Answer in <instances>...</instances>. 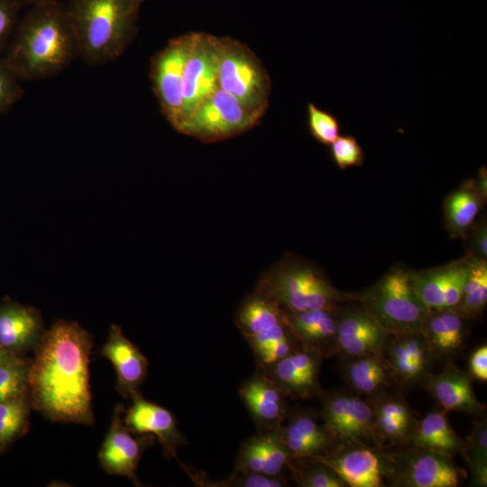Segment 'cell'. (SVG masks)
I'll return each mask as SVG.
<instances>
[{
	"mask_svg": "<svg viewBox=\"0 0 487 487\" xmlns=\"http://www.w3.org/2000/svg\"><path fill=\"white\" fill-rule=\"evenodd\" d=\"M90 335L76 322L59 320L35 346L29 372L30 401L47 418L91 424Z\"/></svg>",
	"mask_w": 487,
	"mask_h": 487,
	"instance_id": "6da1fadb",
	"label": "cell"
},
{
	"mask_svg": "<svg viewBox=\"0 0 487 487\" xmlns=\"http://www.w3.org/2000/svg\"><path fill=\"white\" fill-rule=\"evenodd\" d=\"M78 56L66 5L53 0L30 7L3 58L20 81H31L60 73Z\"/></svg>",
	"mask_w": 487,
	"mask_h": 487,
	"instance_id": "7a4b0ae2",
	"label": "cell"
},
{
	"mask_svg": "<svg viewBox=\"0 0 487 487\" xmlns=\"http://www.w3.org/2000/svg\"><path fill=\"white\" fill-rule=\"evenodd\" d=\"M66 5L79 56L90 65L116 60L136 31V0H69Z\"/></svg>",
	"mask_w": 487,
	"mask_h": 487,
	"instance_id": "3957f363",
	"label": "cell"
},
{
	"mask_svg": "<svg viewBox=\"0 0 487 487\" xmlns=\"http://www.w3.org/2000/svg\"><path fill=\"white\" fill-rule=\"evenodd\" d=\"M254 291L289 312L334 309L357 299L338 290L316 265L289 254L260 276Z\"/></svg>",
	"mask_w": 487,
	"mask_h": 487,
	"instance_id": "277c9868",
	"label": "cell"
},
{
	"mask_svg": "<svg viewBox=\"0 0 487 487\" xmlns=\"http://www.w3.org/2000/svg\"><path fill=\"white\" fill-rule=\"evenodd\" d=\"M235 326L252 349L259 369H266L299 347L289 330L285 311L256 291L239 305Z\"/></svg>",
	"mask_w": 487,
	"mask_h": 487,
	"instance_id": "5b68a950",
	"label": "cell"
},
{
	"mask_svg": "<svg viewBox=\"0 0 487 487\" xmlns=\"http://www.w3.org/2000/svg\"><path fill=\"white\" fill-rule=\"evenodd\" d=\"M218 88L262 118L269 106L270 77L257 56L242 42L216 37Z\"/></svg>",
	"mask_w": 487,
	"mask_h": 487,
	"instance_id": "8992f818",
	"label": "cell"
},
{
	"mask_svg": "<svg viewBox=\"0 0 487 487\" xmlns=\"http://www.w3.org/2000/svg\"><path fill=\"white\" fill-rule=\"evenodd\" d=\"M356 301L390 333L419 331L430 311L416 295L409 271L396 267L357 295Z\"/></svg>",
	"mask_w": 487,
	"mask_h": 487,
	"instance_id": "52a82bcc",
	"label": "cell"
},
{
	"mask_svg": "<svg viewBox=\"0 0 487 487\" xmlns=\"http://www.w3.org/2000/svg\"><path fill=\"white\" fill-rule=\"evenodd\" d=\"M318 417L340 445L361 444L384 448L374 427L368 400L347 391H324Z\"/></svg>",
	"mask_w": 487,
	"mask_h": 487,
	"instance_id": "ba28073f",
	"label": "cell"
},
{
	"mask_svg": "<svg viewBox=\"0 0 487 487\" xmlns=\"http://www.w3.org/2000/svg\"><path fill=\"white\" fill-rule=\"evenodd\" d=\"M260 119L235 97L217 88L177 131L204 142H215L250 130Z\"/></svg>",
	"mask_w": 487,
	"mask_h": 487,
	"instance_id": "9c48e42d",
	"label": "cell"
},
{
	"mask_svg": "<svg viewBox=\"0 0 487 487\" xmlns=\"http://www.w3.org/2000/svg\"><path fill=\"white\" fill-rule=\"evenodd\" d=\"M388 452V483L397 487H456L464 473L454 457L403 446Z\"/></svg>",
	"mask_w": 487,
	"mask_h": 487,
	"instance_id": "30bf717a",
	"label": "cell"
},
{
	"mask_svg": "<svg viewBox=\"0 0 487 487\" xmlns=\"http://www.w3.org/2000/svg\"><path fill=\"white\" fill-rule=\"evenodd\" d=\"M193 32L170 40L151 60L150 77L162 115L177 131L182 121V78Z\"/></svg>",
	"mask_w": 487,
	"mask_h": 487,
	"instance_id": "8fae6325",
	"label": "cell"
},
{
	"mask_svg": "<svg viewBox=\"0 0 487 487\" xmlns=\"http://www.w3.org/2000/svg\"><path fill=\"white\" fill-rule=\"evenodd\" d=\"M217 88L216 36L193 32L183 69L181 124Z\"/></svg>",
	"mask_w": 487,
	"mask_h": 487,
	"instance_id": "7c38bea8",
	"label": "cell"
},
{
	"mask_svg": "<svg viewBox=\"0 0 487 487\" xmlns=\"http://www.w3.org/2000/svg\"><path fill=\"white\" fill-rule=\"evenodd\" d=\"M332 469L348 487H383L389 477L388 451L368 445H339L315 457Z\"/></svg>",
	"mask_w": 487,
	"mask_h": 487,
	"instance_id": "4fadbf2b",
	"label": "cell"
},
{
	"mask_svg": "<svg viewBox=\"0 0 487 487\" xmlns=\"http://www.w3.org/2000/svg\"><path fill=\"white\" fill-rule=\"evenodd\" d=\"M335 336L332 355L344 358L381 353L389 332L362 305L334 308Z\"/></svg>",
	"mask_w": 487,
	"mask_h": 487,
	"instance_id": "5bb4252c",
	"label": "cell"
},
{
	"mask_svg": "<svg viewBox=\"0 0 487 487\" xmlns=\"http://www.w3.org/2000/svg\"><path fill=\"white\" fill-rule=\"evenodd\" d=\"M381 354L391 381L400 385L424 384L433 356L420 331L389 334Z\"/></svg>",
	"mask_w": 487,
	"mask_h": 487,
	"instance_id": "9a60e30c",
	"label": "cell"
},
{
	"mask_svg": "<svg viewBox=\"0 0 487 487\" xmlns=\"http://www.w3.org/2000/svg\"><path fill=\"white\" fill-rule=\"evenodd\" d=\"M324 359L299 346L262 371L288 398L308 400L323 392L319 372Z\"/></svg>",
	"mask_w": 487,
	"mask_h": 487,
	"instance_id": "2e32d148",
	"label": "cell"
},
{
	"mask_svg": "<svg viewBox=\"0 0 487 487\" xmlns=\"http://www.w3.org/2000/svg\"><path fill=\"white\" fill-rule=\"evenodd\" d=\"M122 411L120 405L115 409L98 459L107 473L127 477L135 485H139L136 470L143 451L153 443L154 436L142 435L141 437H133L124 423Z\"/></svg>",
	"mask_w": 487,
	"mask_h": 487,
	"instance_id": "e0dca14e",
	"label": "cell"
},
{
	"mask_svg": "<svg viewBox=\"0 0 487 487\" xmlns=\"http://www.w3.org/2000/svg\"><path fill=\"white\" fill-rule=\"evenodd\" d=\"M289 458H315L326 455L340 444L310 409H290L280 427Z\"/></svg>",
	"mask_w": 487,
	"mask_h": 487,
	"instance_id": "ac0fdd59",
	"label": "cell"
},
{
	"mask_svg": "<svg viewBox=\"0 0 487 487\" xmlns=\"http://www.w3.org/2000/svg\"><path fill=\"white\" fill-rule=\"evenodd\" d=\"M239 396L259 433L279 428L290 409L288 397L269 375L259 368L242 383Z\"/></svg>",
	"mask_w": 487,
	"mask_h": 487,
	"instance_id": "d6986e66",
	"label": "cell"
},
{
	"mask_svg": "<svg viewBox=\"0 0 487 487\" xmlns=\"http://www.w3.org/2000/svg\"><path fill=\"white\" fill-rule=\"evenodd\" d=\"M127 409L124 423L132 434L156 436L167 457H177L179 447L187 444L176 418L167 409L145 400L136 393Z\"/></svg>",
	"mask_w": 487,
	"mask_h": 487,
	"instance_id": "ffe728a7",
	"label": "cell"
},
{
	"mask_svg": "<svg viewBox=\"0 0 487 487\" xmlns=\"http://www.w3.org/2000/svg\"><path fill=\"white\" fill-rule=\"evenodd\" d=\"M102 354L115 367L117 390L124 398L139 393L148 372V360L124 335L120 326L112 325Z\"/></svg>",
	"mask_w": 487,
	"mask_h": 487,
	"instance_id": "44dd1931",
	"label": "cell"
},
{
	"mask_svg": "<svg viewBox=\"0 0 487 487\" xmlns=\"http://www.w3.org/2000/svg\"><path fill=\"white\" fill-rule=\"evenodd\" d=\"M43 333L36 309L11 299L0 303V347L4 351L20 355L35 347Z\"/></svg>",
	"mask_w": 487,
	"mask_h": 487,
	"instance_id": "7402d4cb",
	"label": "cell"
},
{
	"mask_svg": "<svg viewBox=\"0 0 487 487\" xmlns=\"http://www.w3.org/2000/svg\"><path fill=\"white\" fill-rule=\"evenodd\" d=\"M472 376L454 364L438 374H430L423 384L445 411H459L482 416L485 406L474 394Z\"/></svg>",
	"mask_w": 487,
	"mask_h": 487,
	"instance_id": "603a6c76",
	"label": "cell"
},
{
	"mask_svg": "<svg viewBox=\"0 0 487 487\" xmlns=\"http://www.w3.org/2000/svg\"><path fill=\"white\" fill-rule=\"evenodd\" d=\"M289 460L279 427L244 440L238 450L234 470L276 476L282 474Z\"/></svg>",
	"mask_w": 487,
	"mask_h": 487,
	"instance_id": "cb8c5ba5",
	"label": "cell"
},
{
	"mask_svg": "<svg viewBox=\"0 0 487 487\" xmlns=\"http://www.w3.org/2000/svg\"><path fill=\"white\" fill-rule=\"evenodd\" d=\"M285 316L289 330L301 348L324 358L332 355L335 336L334 309L285 311Z\"/></svg>",
	"mask_w": 487,
	"mask_h": 487,
	"instance_id": "d4e9b609",
	"label": "cell"
},
{
	"mask_svg": "<svg viewBox=\"0 0 487 487\" xmlns=\"http://www.w3.org/2000/svg\"><path fill=\"white\" fill-rule=\"evenodd\" d=\"M368 402L372 408L375 430L381 443L406 446L418 420L405 400L400 395L383 392Z\"/></svg>",
	"mask_w": 487,
	"mask_h": 487,
	"instance_id": "484cf974",
	"label": "cell"
},
{
	"mask_svg": "<svg viewBox=\"0 0 487 487\" xmlns=\"http://www.w3.org/2000/svg\"><path fill=\"white\" fill-rule=\"evenodd\" d=\"M464 319L451 309L428 312L419 331L434 359H447L462 350L466 332Z\"/></svg>",
	"mask_w": 487,
	"mask_h": 487,
	"instance_id": "4316f807",
	"label": "cell"
},
{
	"mask_svg": "<svg viewBox=\"0 0 487 487\" xmlns=\"http://www.w3.org/2000/svg\"><path fill=\"white\" fill-rule=\"evenodd\" d=\"M343 361L342 375L354 394L372 399L385 392L391 379L381 353L344 358Z\"/></svg>",
	"mask_w": 487,
	"mask_h": 487,
	"instance_id": "83f0119b",
	"label": "cell"
},
{
	"mask_svg": "<svg viewBox=\"0 0 487 487\" xmlns=\"http://www.w3.org/2000/svg\"><path fill=\"white\" fill-rule=\"evenodd\" d=\"M406 446L454 457L463 452L464 439L451 427L446 411L432 410L417 421Z\"/></svg>",
	"mask_w": 487,
	"mask_h": 487,
	"instance_id": "f1b7e54d",
	"label": "cell"
},
{
	"mask_svg": "<svg viewBox=\"0 0 487 487\" xmlns=\"http://www.w3.org/2000/svg\"><path fill=\"white\" fill-rule=\"evenodd\" d=\"M485 199L479 193L474 179L465 180L450 193L444 202L446 229L452 237H464L474 223Z\"/></svg>",
	"mask_w": 487,
	"mask_h": 487,
	"instance_id": "f546056e",
	"label": "cell"
},
{
	"mask_svg": "<svg viewBox=\"0 0 487 487\" xmlns=\"http://www.w3.org/2000/svg\"><path fill=\"white\" fill-rule=\"evenodd\" d=\"M469 275L458 305L453 309L464 318L480 317L487 304V262L469 254Z\"/></svg>",
	"mask_w": 487,
	"mask_h": 487,
	"instance_id": "4dcf8cb0",
	"label": "cell"
},
{
	"mask_svg": "<svg viewBox=\"0 0 487 487\" xmlns=\"http://www.w3.org/2000/svg\"><path fill=\"white\" fill-rule=\"evenodd\" d=\"M454 262L425 271H409L411 286L419 300L430 310L444 308V297L452 275Z\"/></svg>",
	"mask_w": 487,
	"mask_h": 487,
	"instance_id": "1f68e13d",
	"label": "cell"
},
{
	"mask_svg": "<svg viewBox=\"0 0 487 487\" xmlns=\"http://www.w3.org/2000/svg\"><path fill=\"white\" fill-rule=\"evenodd\" d=\"M472 476L473 485H487V423L484 418L473 421L472 428L465 439L461 453Z\"/></svg>",
	"mask_w": 487,
	"mask_h": 487,
	"instance_id": "d6a6232c",
	"label": "cell"
},
{
	"mask_svg": "<svg viewBox=\"0 0 487 487\" xmlns=\"http://www.w3.org/2000/svg\"><path fill=\"white\" fill-rule=\"evenodd\" d=\"M286 468L299 487H348L332 469L313 458H289Z\"/></svg>",
	"mask_w": 487,
	"mask_h": 487,
	"instance_id": "836d02e7",
	"label": "cell"
},
{
	"mask_svg": "<svg viewBox=\"0 0 487 487\" xmlns=\"http://www.w3.org/2000/svg\"><path fill=\"white\" fill-rule=\"evenodd\" d=\"M30 404L29 393L0 402V452L24 432Z\"/></svg>",
	"mask_w": 487,
	"mask_h": 487,
	"instance_id": "e575fe53",
	"label": "cell"
},
{
	"mask_svg": "<svg viewBox=\"0 0 487 487\" xmlns=\"http://www.w3.org/2000/svg\"><path fill=\"white\" fill-rule=\"evenodd\" d=\"M180 466L198 486L204 487H284L289 485L286 478L280 474L270 476L262 473L235 471L225 479L213 481L207 474L188 468L179 462Z\"/></svg>",
	"mask_w": 487,
	"mask_h": 487,
	"instance_id": "d590c367",
	"label": "cell"
},
{
	"mask_svg": "<svg viewBox=\"0 0 487 487\" xmlns=\"http://www.w3.org/2000/svg\"><path fill=\"white\" fill-rule=\"evenodd\" d=\"M31 362L8 354L0 361V402L29 393Z\"/></svg>",
	"mask_w": 487,
	"mask_h": 487,
	"instance_id": "8d00e7d4",
	"label": "cell"
},
{
	"mask_svg": "<svg viewBox=\"0 0 487 487\" xmlns=\"http://www.w3.org/2000/svg\"><path fill=\"white\" fill-rule=\"evenodd\" d=\"M307 115L309 133L318 142L328 145L340 135L341 124L333 113L308 103Z\"/></svg>",
	"mask_w": 487,
	"mask_h": 487,
	"instance_id": "74e56055",
	"label": "cell"
},
{
	"mask_svg": "<svg viewBox=\"0 0 487 487\" xmlns=\"http://www.w3.org/2000/svg\"><path fill=\"white\" fill-rule=\"evenodd\" d=\"M330 155L334 163L340 170L361 166L365 160V153L357 139L351 134L338 136L332 143Z\"/></svg>",
	"mask_w": 487,
	"mask_h": 487,
	"instance_id": "f35d334b",
	"label": "cell"
},
{
	"mask_svg": "<svg viewBox=\"0 0 487 487\" xmlns=\"http://www.w3.org/2000/svg\"><path fill=\"white\" fill-rule=\"evenodd\" d=\"M23 95L20 80L8 67L4 58H0V115L5 114Z\"/></svg>",
	"mask_w": 487,
	"mask_h": 487,
	"instance_id": "ab89813d",
	"label": "cell"
},
{
	"mask_svg": "<svg viewBox=\"0 0 487 487\" xmlns=\"http://www.w3.org/2000/svg\"><path fill=\"white\" fill-rule=\"evenodd\" d=\"M21 7L14 0H0V51H5L10 42Z\"/></svg>",
	"mask_w": 487,
	"mask_h": 487,
	"instance_id": "60d3db41",
	"label": "cell"
},
{
	"mask_svg": "<svg viewBox=\"0 0 487 487\" xmlns=\"http://www.w3.org/2000/svg\"><path fill=\"white\" fill-rule=\"evenodd\" d=\"M469 374L479 381H487V346L485 344L474 349L471 354Z\"/></svg>",
	"mask_w": 487,
	"mask_h": 487,
	"instance_id": "b9f144b4",
	"label": "cell"
},
{
	"mask_svg": "<svg viewBox=\"0 0 487 487\" xmlns=\"http://www.w3.org/2000/svg\"><path fill=\"white\" fill-rule=\"evenodd\" d=\"M473 253L476 257L486 259L487 257V226L485 221H481L473 225L472 234Z\"/></svg>",
	"mask_w": 487,
	"mask_h": 487,
	"instance_id": "7bdbcfd3",
	"label": "cell"
},
{
	"mask_svg": "<svg viewBox=\"0 0 487 487\" xmlns=\"http://www.w3.org/2000/svg\"><path fill=\"white\" fill-rule=\"evenodd\" d=\"M487 172L484 167L481 168L475 182V186L481 196L486 200L487 196Z\"/></svg>",
	"mask_w": 487,
	"mask_h": 487,
	"instance_id": "ee69618b",
	"label": "cell"
},
{
	"mask_svg": "<svg viewBox=\"0 0 487 487\" xmlns=\"http://www.w3.org/2000/svg\"><path fill=\"white\" fill-rule=\"evenodd\" d=\"M14 1L21 6L29 5L31 7L36 5H40V4L53 1V0H14Z\"/></svg>",
	"mask_w": 487,
	"mask_h": 487,
	"instance_id": "f6af8a7d",
	"label": "cell"
},
{
	"mask_svg": "<svg viewBox=\"0 0 487 487\" xmlns=\"http://www.w3.org/2000/svg\"><path fill=\"white\" fill-rule=\"evenodd\" d=\"M8 354H11L6 353L5 351H4V350L0 347V361H1L2 359H4L5 357H6Z\"/></svg>",
	"mask_w": 487,
	"mask_h": 487,
	"instance_id": "bcb514c9",
	"label": "cell"
},
{
	"mask_svg": "<svg viewBox=\"0 0 487 487\" xmlns=\"http://www.w3.org/2000/svg\"><path fill=\"white\" fill-rule=\"evenodd\" d=\"M140 5L145 0H136Z\"/></svg>",
	"mask_w": 487,
	"mask_h": 487,
	"instance_id": "7dc6e473",
	"label": "cell"
}]
</instances>
